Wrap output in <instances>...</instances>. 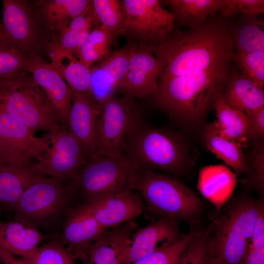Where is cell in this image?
I'll list each match as a JSON object with an SVG mask.
<instances>
[{
    "instance_id": "cell-22",
    "label": "cell",
    "mask_w": 264,
    "mask_h": 264,
    "mask_svg": "<svg viewBox=\"0 0 264 264\" xmlns=\"http://www.w3.org/2000/svg\"><path fill=\"white\" fill-rule=\"evenodd\" d=\"M33 5L49 38L92 5L91 0H41Z\"/></svg>"
},
{
    "instance_id": "cell-14",
    "label": "cell",
    "mask_w": 264,
    "mask_h": 264,
    "mask_svg": "<svg viewBox=\"0 0 264 264\" xmlns=\"http://www.w3.org/2000/svg\"><path fill=\"white\" fill-rule=\"evenodd\" d=\"M25 70L45 94L62 125L68 129L73 91L51 63L42 56L29 55Z\"/></svg>"
},
{
    "instance_id": "cell-33",
    "label": "cell",
    "mask_w": 264,
    "mask_h": 264,
    "mask_svg": "<svg viewBox=\"0 0 264 264\" xmlns=\"http://www.w3.org/2000/svg\"><path fill=\"white\" fill-rule=\"evenodd\" d=\"M21 259L26 264H74L75 260L71 252L55 238Z\"/></svg>"
},
{
    "instance_id": "cell-37",
    "label": "cell",
    "mask_w": 264,
    "mask_h": 264,
    "mask_svg": "<svg viewBox=\"0 0 264 264\" xmlns=\"http://www.w3.org/2000/svg\"><path fill=\"white\" fill-rule=\"evenodd\" d=\"M28 55L0 44V80L11 78L25 70Z\"/></svg>"
},
{
    "instance_id": "cell-24",
    "label": "cell",
    "mask_w": 264,
    "mask_h": 264,
    "mask_svg": "<svg viewBox=\"0 0 264 264\" xmlns=\"http://www.w3.org/2000/svg\"><path fill=\"white\" fill-rule=\"evenodd\" d=\"M222 97L226 105L245 114L264 106V89L244 78L234 64Z\"/></svg>"
},
{
    "instance_id": "cell-29",
    "label": "cell",
    "mask_w": 264,
    "mask_h": 264,
    "mask_svg": "<svg viewBox=\"0 0 264 264\" xmlns=\"http://www.w3.org/2000/svg\"><path fill=\"white\" fill-rule=\"evenodd\" d=\"M264 22L256 15H242L229 23V31L236 52L264 53Z\"/></svg>"
},
{
    "instance_id": "cell-6",
    "label": "cell",
    "mask_w": 264,
    "mask_h": 264,
    "mask_svg": "<svg viewBox=\"0 0 264 264\" xmlns=\"http://www.w3.org/2000/svg\"><path fill=\"white\" fill-rule=\"evenodd\" d=\"M137 170L124 155L111 157L93 152L70 181L69 187L78 204L133 190Z\"/></svg>"
},
{
    "instance_id": "cell-8",
    "label": "cell",
    "mask_w": 264,
    "mask_h": 264,
    "mask_svg": "<svg viewBox=\"0 0 264 264\" xmlns=\"http://www.w3.org/2000/svg\"><path fill=\"white\" fill-rule=\"evenodd\" d=\"M1 24L0 44L28 55L45 51L49 37L29 1L3 0Z\"/></svg>"
},
{
    "instance_id": "cell-18",
    "label": "cell",
    "mask_w": 264,
    "mask_h": 264,
    "mask_svg": "<svg viewBox=\"0 0 264 264\" xmlns=\"http://www.w3.org/2000/svg\"><path fill=\"white\" fill-rule=\"evenodd\" d=\"M128 190L82 204L105 229L118 226L134 220L145 209L138 193Z\"/></svg>"
},
{
    "instance_id": "cell-46",
    "label": "cell",
    "mask_w": 264,
    "mask_h": 264,
    "mask_svg": "<svg viewBox=\"0 0 264 264\" xmlns=\"http://www.w3.org/2000/svg\"><path fill=\"white\" fill-rule=\"evenodd\" d=\"M1 22L0 21V34H1Z\"/></svg>"
},
{
    "instance_id": "cell-13",
    "label": "cell",
    "mask_w": 264,
    "mask_h": 264,
    "mask_svg": "<svg viewBox=\"0 0 264 264\" xmlns=\"http://www.w3.org/2000/svg\"><path fill=\"white\" fill-rule=\"evenodd\" d=\"M129 66L121 91L124 97H151L158 90V79L162 66L152 49L146 44H132Z\"/></svg>"
},
{
    "instance_id": "cell-32",
    "label": "cell",
    "mask_w": 264,
    "mask_h": 264,
    "mask_svg": "<svg viewBox=\"0 0 264 264\" xmlns=\"http://www.w3.org/2000/svg\"><path fill=\"white\" fill-rule=\"evenodd\" d=\"M92 5L101 25L111 35L114 44L125 36V14L122 0H93Z\"/></svg>"
},
{
    "instance_id": "cell-21",
    "label": "cell",
    "mask_w": 264,
    "mask_h": 264,
    "mask_svg": "<svg viewBox=\"0 0 264 264\" xmlns=\"http://www.w3.org/2000/svg\"><path fill=\"white\" fill-rule=\"evenodd\" d=\"M45 176L39 162L0 163V204L13 210L24 192Z\"/></svg>"
},
{
    "instance_id": "cell-1",
    "label": "cell",
    "mask_w": 264,
    "mask_h": 264,
    "mask_svg": "<svg viewBox=\"0 0 264 264\" xmlns=\"http://www.w3.org/2000/svg\"><path fill=\"white\" fill-rule=\"evenodd\" d=\"M151 49L162 66L158 98L170 109L187 115L213 105L223 92L235 53L231 37L208 24L175 30Z\"/></svg>"
},
{
    "instance_id": "cell-45",
    "label": "cell",
    "mask_w": 264,
    "mask_h": 264,
    "mask_svg": "<svg viewBox=\"0 0 264 264\" xmlns=\"http://www.w3.org/2000/svg\"><path fill=\"white\" fill-rule=\"evenodd\" d=\"M200 264H222L217 258L210 256L206 252Z\"/></svg>"
},
{
    "instance_id": "cell-42",
    "label": "cell",
    "mask_w": 264,
    "mask_h": 264,
    "mask_svg": "<svg viewBox=\"0 0 264 264\" xmlns=\"http://www.w3.org/2000/svg\"><path fill=\"white\" fill-rule=\"evenodd\" d=\"M78 35V33L70 29L67 25L60 29L53 37L61 46L73 54Z\"/></svg>"
},
{
    "instance_id": "cell-30",
    "label": "cell",
    "mask_w": 264,
    "mask_h": 264,
    "mask_svg": "<svg viewBox=\"0 0 264 264\" xmlns=\"http://www.w3.org/2000/svg\"><path fill=\"white\" fill-rule=\"evenodd\" d=\"M213 108L217 120L215 122L220 133L242 145L248 139V125L246 115L226 105L222 93L216 100Z\"/></svg>"
},
{
    "instance_id": "cell-3",
    "label": "cell",
    "mask_w": 264,
    "mask_h": 264,
    "mask_svg": "<svg viewBox=\"0 0 264 264\" xmlns=\"http://www.w3.org/2000/svg\"><path fill=\"white\" fill-rule=\"evenodd\" d=\"M133 188L141 196L145 210L159 218L191 221L202 202L191 188L176 177L151 170H137Z\"/></svg>"
},
{
    "instance_id": "cell-15",
    "label": "cell",
    "mask_w": 264,
    "mask_h": 264,
    "mask_svg": "<svg viewBox=\"0 0 264 264\" xmlns=\"http://www.w3.org/2000/svg\"><path fill=\"white\" fill-rule=\"evenodd\" d=\"M132 45L115 50L106 59L89 68L90 79L89 94L98 104L100 110L103 104L121 90L127 73Z\"/></svg>"
},
{
    "instance_id": "cell-39",
    "label": "cell",
    "mask_w": 264,
    "mask_h": 264,
    "mask_svg": "<svg viewBox=\"0 0 264 264\" xmlns=\"http://www.w3.org/2000/svg\"><path fill=\"white\" fill-rule=\"evenodd\" d=\"M250 163L247 164L248 175L254 189L264 195V145H257L250 155Z\"/></svg>"
},
{
    "instance_id": "cell-41",
    "label": "cell",
    "mask_w": 264,
    "mask_h": 264,
    "mask_svg": "<svg viewBox=\"0 0 264 264\" xmlns=\"http://www.w3.org/2000/svg\"><path fill=\"white\" fill-rule=\"evenodd\" d=\"M247 118L248 138H263L264 136V106L245 114Z\"/></svg>"
},
{
    "instance_id": "cell-10",
    "label": "cell",
    "mask_w": 264,
    "mask_h": 264,
    "mask_svg": "<svg viewBox=\"0 0 264 264\" xmlns=\"http://www.w3.org/2000/svg\"><path fill=\"white\" fill-rule=\"evenodd\" d=\"M139 116L133 100L116 95L108 99L100 109L94 152L111 157L122 156L127 134Z\"/></svg>"
},
{
    "instance_id": "cell-34",
    "label": "cell",
    "mask_w": 264,
    "mask_h": 264,
    "mask_svg": "<svg viewBox=\"0 0 264 264\" xmlns=\"http://www.w3.org/2000/svg\"><path fill=\"white\" fill-rule=\"evenodd\" d=\"M199 230L196 226H191L189 232L180 239L131 264H176Z\"/></svg>"
},
{
    "instance_id": "cell-26",
    "label": "cell",
    "mask_w": 264,
    "mask_h": 264,
    "mask_svg": "<svg viewBox=\"0 0 264 264\" xmlns=\"http://www.w3.org/2000/svg\"><path fill=\"white\" fill-rule=\"evenodd\" d=\"M175 22L191 30L200 27L211 17L220 13L223 0H168Z\"/></svg>"
},
{
    "instance_id": "cell-19",
    "label": "cell",
    "mask_w": 264,
    "mask_h": 264,
    "mask_svg": "<svg viewBox=\"0 0 264 264\" xmlns=\"http://www.w3.org/2000/svg\"><path fill=\"white\" fill-rule=\"evenodd\" d=\"M100 113L98 104L89 93L73 92L68 129L87 156L95 150Z\"/></svg>"
},
{
    "instance_id": "cell-7",
    "label": "cell",
    "mask_w": 264,
    "mask_h": 264,
    "mask_svg": "<svg viewBox=\"0 0 264 264\" xmlns=\"http://www.w3.org/2000/svg\"><path fill=\"white\" fill-rule=\"evenodd\" d=\"M75 202L68 184L44 177L24 192L13 210L15 220L41 231L52 232L62 226Z\"/></svg>"
},
{
    "instance_id": "cell-9",
    "label": "cell",
    "mask_w": 264,
    "mask_h": 264,
    "mask_svg": "<svg viewBox=\"0 0 264 264\" xmlns=\"http://www.w3.org/2000/svg\"><path fill=\"white\" fill-rule=\"evenodd\" d=\"M129 44L159 43L175 30V17L157 0H123Z\"/></svg>"
},
{
    "instance_id": "cell-38",
    "label": "cell",
    "mask_w": 264,
    "mask_h": 264,
    "mask_svg": "<svg viewBox=\"0 0 264 264\" xmlns=\"http://www.w3.org/2000/svg\"><path fill=\"white\" fill-rule=\"evenodd\" d=\"M209 227L199 230L176 264H200L207 252Z\"/></svg>"
},
{
    "instance_id": "cell-11",
    "label": "cell",
    "mask_w": 264,
    "mask_h": 264,
    "mask_svg": "<svg viewBox=\"0 0 264 264\" xmlns=\"http://www.w3.org/2000/svg\"><path fill=\"white\" fill-rule=\"evenodd\" d=\"M28 127L0 110V163L42 161L50 149L45 136L38 137Z\"/></svg>"
},
{
    "instance_id": "cell-40",
    "label": "cell",
    "mask_w": 264,
    "mask_h": 264,
    "mask_svg": "<svg viewBox=\"0 0 264 264\" xmlns=\"http://www.w3.org/2000/svg\"><path fill=\"white\" fill-rule=\"evenodd\" d=\"M264 12V0H223L220 14L228 18L237 13L257 15Z\"/></svg>"
},
{
    "instance_id": "cell-27",
    "label": "cell",
    "mask_w": 264,
    "mask_h": 264,
    "mask_svg": "<svg viewBox=\"0 0 264 264\" xmlns=\"http://www.w3.org/2000/svg\"><path fill=\"white\" fill-rule=\"evenodd\" d=\"M203 138L207 149L218 158L231 167L237 174H248V166L241 145L222 135L215 122L206 126Z\"/></svg>"
},
{
    "instance_id": "cell-31",
    "label": "cell",
    "mask_w": 264,
    "mask_h": 264,
    "mask_svg": "<svg viewBox=\"0 0 264 264\" xmlns=\"http://www.w3.org/2000/svg\"><path fill=\"white\" fill-rule=\"evenodd\" d=\"M114 44L110 33L101 25L95 26L81 48L77 58L87 67L107 58Z\"/></svg>"
},
{
    "instance_id": "cell-28",
    "label": "cell",
    "mask_w": 264,
    "mask_h": 264,
    "mask_svg": "<svg viewBox=\"0 0 264 264\" xmlns=\"http://www.w3.org/2000/svg\"><path fill=\"white\" fill-rule=\"evenodd\" d=\"M236 184L235 176L225 166L203 168L199 174L198 189L218 208L230 196Z\"/></svg>"
},
{
    "instance_id": "cell-35",
    "label": "cell",
    "mask_w": 264,
    "mask_h": 264,
    "mask_svg": "<svg viewBox=\"0 0 264 264\" xmlns=\"http://www.w3.org/2000/svg\"><path fill=\"white\" fill-rule=\"evenodd\" d=\"M233 63L244 78L264 89V53L236 51Z\"/></svg>"
},
{
    "instance_id": "cell-23",
    "label": "cell",
    "mask_w": 264,
    "mask_h": 264,
    "mask_svg": "<svg viewBox=\"0 0 264 264\" xmlns=\"http://www.w3.org/2000/svg\"><path fill=\"white\" fill-rule=\"evenodd\" d=\"M45 51L51 64L73 92L89 93V68L69 51L61 46L54 38L47 43Z\"/></svg>"
},
{
    "instance_id": "cell-47",
    "label": "cell",
    "mask_w": 264,
    "mask_h": 264,
    "mask_svg": "<svg viewBox=\"0 0 264 264\" xmlns=\"http://www.w3.org/2000/svg\"></svg>"
},
{
    "instance_id": "cell-43",
    "label": "cell",
    "mask_w": 264,
    "mask_h": 264,
    "mask_svg": "<svg viewBox=\"0 0 264 264\" xmlns=\"http://www.w3.org/2000/svg\"><path fill=\"white\" fill-rule=\"evenodd\" d=\"M0 262L3 264H26L21 258H17L0 246Z\"/></svg>"
},
{
    "instance_id": "cell-5",
    "label": "cell",
    "mask_w": 264,
    "mask_h": 264,
    "mask_svg": "<svg viewBox=\"0 0 264 264\" xmlns=\"http://www.w3.org/2000/svg\"><path fill=\"white\" fill-rule=\"evenodd\" d=\"M0 110L34 132H52L65 127L44 92L26 71L0 80Z\"/></svg>"
},
{
    "instance_id": "cell-25",
    "label": "cell",
    "mask_w": 264,
    "mask_h": 264,
    "mask_svg": "<svg viewBox=\"0 0 264 264\" xmlns=\"http://www.w3.org/2000/svg\"><path fill=\"white\" fill-rule=\"evenodd\" d=\"M54 236L45 234L23 221L15 220L0 222V246L14 255L23 258L44 241Z\"/></svg>"
},
{
    "instance_id": "cell-2",
    "label": "cell",
    "mask_w": 264,
    "mask_h": 264,
    "mask_svg": "<svg viewBox=\"0 0 264 264\" xmlns=\"http://www.w3.org/2000/svg\"><path fill=\"white\" fill-rule=\"evenodd\" d=\"M123 155L137 171H161L179 175L189 165L187 151L179 136L147 125L140 116L129 130Z\"/></svg>"
},
{
    "instance_id": "cell-12",
    "label": "cell",
    "mask_w": 264,
    "mask_h": 264,
    "mask_svg": "<svg viewBox=\"0 0 264 264\" xmlns=\"http://www.w3.org/2000/svg\"><path fill=\"white\" fill-rule=\"evenodd\" d=\"M50 149L39 162L45 175L60 181H70L85 163L87 155L80 142L65 127L45 135Z\"/></svg>"
},
{
    "instance_id": "cell-20",
    "label": "cell",
    "mask_w": 264,
    "mask_h": 264,
    "mask_svg": "<svg viewBox=\"0 0 264 264\" xmlns=\"http://www.w3.org/2000/svg\"><path fill=\"white\" fill-rule=\"evenodd\" d=\"M137 229L134 220L107 229L88 248L83 264H122L130 238Z\"/></svg>"
},
{
    "instance_id": "cell-36",
    "label": "cell",
    "mask_w": 264,
    "mask_h": 264,
    "mask_svg": "<svg viewBox=\"0 0 264 264\" xmlns=\"http://www.w3.org/2000/svg\"><path fill=\"white\" fill-rule=\"evenodd\" d=\"M258 214L247 251L240 264H264V195L258 200Z\"/></svg>"
},
{
    "instance_id": "cell-16",
    "label": "cell",
    "mask_w": 264,
    "mask_h": 264,
    "mask_svg": "<svg viewBox=\"0 0 264 264\" xmlns=\"http://www.w3.org/2000/svg\"><path fill=\"white\" fill-rule=\"evenodd\" d=\"M185 234L180 231L178 221L166 218L157 219L137 228L132 233L122 264H131L176 242Z\"/></svg>"
},
{
    "instance_id": "cell-4",
    "label": "cell",
    "mask_w": 264,
    "mask_h": 264,
    "mask_svg": "<svg viewBox=\"0 0 264 264\" xmlns=\"http://www.w3.org/2000/svg\"><path fill=\"white\" fill-rule=\"evenodd\" d=\"M258 206V200L247 197L230 202L210 226L208 255L222 264H240L250 242Z\"/></svg>"
},
{
    "instance_id": "cell-44",
    "label": "cell",
    "mask_w": 264,
    "mask_h": 264,
    "mask_svg": "<svg viewBox=\"0 0 264 264\" xmlns=\"http://www.w3.org/2000/svg\"><path fill=\"white\" fill-rule=\"evenodd\" d=\"M94 27L92 26L87 27L78 33L76 48L73 54L77 58L81 48L85 43Z\"/></svg>"
},
{
    "instance_id": "cell-17",
    "label": "cell",
    "mask_w": 264,
    "mask_h": 264,
    "mask_svg": "<svg viewBox=\"0 0 264 264\" xmlns=\"http://www.w3.org/2000/svg\"><path fill=\"white\" fill-rule=\"evenodd\" d=\"M106 230L83 205L77 204L67 213L58 239L75 259L81 260Z\"/></svg>"
}]
</instances>
